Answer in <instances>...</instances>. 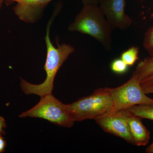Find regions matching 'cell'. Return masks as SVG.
Wrapping results in <instances>:
<instances>
[{"label": "cell", "instance_id": "1", "mask_svg": "<svg viewBox=\"0 0 153 153\" xmlns=\"http://www.w3.org/2000/svg\"><path fill=\"white\" fill-rule=\"evenodd\" d=\"M54 18L55 15H53L48 22L44 37L47 47V57L44 67L47 74L46 79L42 83L36 85L21 78V89L26 94H36L41 97L52 94L56 74L68 56L75 50L74 47L69 44H58L57 47H55L52 44L49 35L50 27Z\"/></svg>", "mask_w": 153, "mask_h": 153}, {"label": "cell", "instance_id": "2", "mask_svg": "<svg viewBox=\"0 0 153 153\" xmlns=\"http://www.w3.org/2000/svg\"><path fill=\"white\" fill-rule=\"evenodd\" d=\"M112 30L97 5H84L74 22L68 27L70 32L93 37L108 50L111 48Z\"/></svg>", "mask_w": 153, "mask_h": 153}, {"label": "cell", "instance_id": "3", "mask_svg": "<svg viewBox=\"0 0 153 153\" xmlns=\"http://www.w3.org/2000/svg\"><path fill=\"white\" fill-rule=\"evenodd\" d=\"M113 106L112 97L107 88H100L88 96L66 104L74 121L95 120L110 112Z\"/></svg>", "mask_w": 153, "mask_h": 153}, {"label": "cell", "instance_id": "4", "mask_svg": "<svg viewBox=\"0 0 153 153\" xmlns=\"http://www.w3.org/2000/svg\"><path fill=\"white\" fill-rule=\"evenodd\" d=\"M21 118H39L63 127H72L74 120L69 114L66 104L52 94L41 97L40 101L29 110L22 113Z\"/></svg>", "mask_w": 153, "mask_h": 153}, {"label": "cell", "instance_id": "5", "mask_svg": "<svg viewBox=\"0 0 153 153\" xmlns=\"http://www.w3.org/2000/svg\"><path fill=\"white\" fill-rule=\"evenodd\" d=\"M106 88L113 102L112 109L108 114L126 110L136 105H153V99L144 92L140 81L135 75H132L127 82L120 86Z\"/></svg>", "mask_w": 153, "mask_h": 153}, {"label": "cell", "instance_id": "6", "mask_svg": "<svg viewBox=\"0 0 153 153\" xmlns=\"http://www.w3.org/2000/svg\"><path fill=\"white\" fill-rule=\"evenodd\" d=\"M127 110L106 114L95 120L102 129L134 145L128 123Z\"/></svg>", "mask_w": 153, "mask_h": 153}, {"label": "cell", "instance_id": "7", "mask_svg": "<svg viewBox=\"0 0 153 153\" xmlns=\"http://www.w3.org/2000/svg\"><path fill=\"white\" fill-rule=\"evenodd\" d=\"M100 8L112 29L125 30L132 20L125 13L126 0H100Z\"/></svg>", "mask_w": 153, "mask_h": 153}, {"label": "cell", "instance_id": "8", "mask_svg": "<svg viewBox=\"0 0 153 153\" xmlns=\"http://www.w3.org/2000/svg\"><path fill=\"white\" fill-rule=\"evenodd\" d=\"M52 0H10L14 2L15 14L20 20L29 24L35 23L41 18L44 9Z\"/></svg>", "mask_w": 153, "mask_h": 153}, {"label": "cell", "instance_id": "9", "mask_svg": "<svg viewBox=\"0 0 153 153\" xmlns=\"http://www.w3.org/2000/svg\"><path fill=\"white\" fill-rule=\"evenodd\" d=\"M128 111V123L134 145L138 146H146L150 139V132L144 125L141 118Z\"/></svg>", "mask_w": 153, "mask_h": 153}, {"label": "cell", "instance_id": "10", "mask_svg": "<svg viewBox=\"0 0 153 153\" xmlns=\"http://www.w3.org/2000/svg\"><path fill=\"white\" fill-rule=\"evenodd\" d=\"M153 74V56L147 57L140 61L133 75L138 78L140 82Z\"/></svg>", "mask_w": 153, "mask_h": 153}, {"label": "cell", "instance_id": "11", "mask_svg": "<svg viewBox=\"0 0 153 153\" xmlns=\"http://www.w3.org/2000/svg\"><path fill=\"white\" fill-rule=\"evenodd\" d=\"M136 116L153 121V105L144 104L136 105L126 109Z\"/></svg>", "mask_w": 153, "mask_h": 153}, {"label": "cell", "instance_id": "12", "mask_svg": "<svg viewBox=\"0 0 153 153\" xmlns=\"http://www.w3.org/2000/svg\"><path fill=\"white\" fill-rule=\"evenodd\" d=\"M139 48L137 47H132L122 53L121 59L128 66H133L138 60Z\"/></svg>", "mask_w": 153, "mask_h": 153}, {"label": "cell", "instance_id": "13", "mask_svg": "<svg viewBox=\"0 0 153 153\" xmlns=\"http://www.w3.org/2000/svg\"><path fill=\"white\" fill-rule=\"evenodd\" d=\"M111 71L119 74L126 73L128 70V66L120 58H116L113 60L111 64Z\"/></svg>", "mask_w": 153, "mask_h": 153}, {"label": "cell", "instance_id": "14", "mask_svg": "<svg viewBox=\"0 0 153 153\" xmlns=\"http://www.w3.org/2000/svg\"><path fill=\"white\" fill-rule=\"evenodd\" d=\"M143 44L150 56H153V26L149 28L145 34Z\"/></svg>", "mask_w": 153, "mask_h": 153}, {"label": "cell", "instance_id": "15", "mask_svg": "<svg viewBox=\"0 0 153 153\" xmlns=\"http://www.w3.org/2000/svg\"><path fill=\"white\" fill-rule=\"evenodd\" d=\"M142 88L144 92L146 94H153V85H141Z\"/></svg>", "mask_w": 153, "mask_h": 153}, {"label": "cell", "instance_id": "16", "mask_svg": "<svg viewBox=\"0 0 153 153\" xmlns=\"http://www.w3.org/2000/svg\"><path fill=\"white\" fill-rule=\"evenodd\" d=\"M141 85H153V74L148 76L141 82Z\"/></svg>", "mask_w": 153, "mask_h": 153}, {"label": "cell", "instance_id": "17", "mask_svg": "<svg viewBox=\"0 0 153 153\" xmlns=\"http://www.w3.org/2000/svg\"><path fill=\"white\" fill-rule=\"evenodd\" d=\"M6 146H7V143H6V141L1 135H0V153L4 152Z\"/></svg>", "mask_w": 153, "mask_h": 153}, {"label": "cell", "instance_id": "18", "mask_svg": "<svg viewBox=\"0 0 153 153\" xmlns=\"http://www.w3.org/2000/svg\"><path fill=\"white\" fill-rule=\"evenodd\" d=\"M7 127L6 121L3 117L0 116V135L3 133L4 129Z\"/></svg>", "mask_w": 153, "mask_h": 153}, {"label": "cell", "instance_id": "19", "mask_svg": "<svg viewBox=\"0 0 153 153\" xmlns=\"http://www.w3.org/2000/svg\"><path fill=\"white\" fill-rule=\"evenodd\" d=\"M83 5L92 4L98 5L100 0H81Z\"/></svg>", "mask_w": 153, "mask_h": 153}, {"label": "cell", "instance_id": "20", "mask_svg": "<svg viewBox=\"0 0 153 153\" xmlns=\"http://www.w3.org/2000/svg\"><path fill=\"white\" fill-rule=\"evenodd\" d=\"M146 153H153V141L149 146L147 147L146 150Z\"/></svg>", "mask_w": 153, "mask_h": 153}, {"label": "cell", "instance_id": "21", "mask_svg": "<svg viewBox=\"0 0 153 153\" xmlns=\"http://www.w3.org/2000/svg\"><path fill=\"white\" fill-rule=\"evenodd\" d=\"M4 1H5L6 4L10 5V0H0V8L1 7L2 4Z\"/></svg>", "mask_w": 153, "mask_h": 153}]
</instances>
